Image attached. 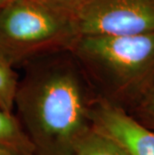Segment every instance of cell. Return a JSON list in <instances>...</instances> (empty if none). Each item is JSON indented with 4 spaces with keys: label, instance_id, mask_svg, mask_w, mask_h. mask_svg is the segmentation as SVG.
Listing matches in <instances>:
<instances>
[{
    "label": "cell",
    "instance_id": "cell-1",
    "mask_svg": "<svg viewBox=\"0 0 154 155\" xmlns=\"http://www.w3.org/2000/svg\"><path fill=\"white\" fill-rule=\"evenodd\" d=\"M21 69L15 115L36 155H74L77 140L91 127L86 72L71 51L52 53Z\"/></svg>",
    "mask_w": 154,
    "mask_h": 155
},
{
    "label": "cell",
    "instance_id": "cell-2",
    "mask_svg": "<svg viewBox=\"0 0 154 155\" xmlns=\"http://www.w3.org/2000/svg\"><path fill=\"white\" fill-rule=\"evenodd\" d=\"M79 36L73 14L40 0H7L0 8V57L15 68L70 51Z\"/></svg>",
    "mask_w": 154,
    "mask_h": 155
},
{
    "label": "cell",
    "instance_id": "cell-3",
    "mask_svg": "<svg viewBox=\"0 0 154 155\" xmlns=\"http://www.w3.org/2000/svg\"><path fill=\"white\" fill-rule=\"evenodd\" d=\"M70 51L87 75L114 93L145 92L154 84V32L80 35Z\"/></svg>",
    "mask_w": 154,
    "mask_h": 155
},
{
    "label": "cell",
    "instance_id": "cell-4",
    "mask_svg": "<svg viewBox=\"0 0 154 155\" xmlns=\"http://www.w3.org/2000/svg\"><path fill=\"white\" fill-rule=\"evenodd\" d=\"M75 21L79 35L154 32V0H88Z\"/></svg>",
    "mask_w": 154,
    "mask_h": 155
},
{
    "label": "cell",
    "instance_id": "cell-5",
    "mask_svg": "<svg viewBox=\"0 0 154 155\" xmlns=\"http://www.w3.org/2000/svg\"><path fill=\"white\" fill-rule=\"evenodd\" d=\"M91 126L119 143L129 155H154V130L107 98H96L90 109Z\"/></svg>",
    "mask_w": 154,
    "mask_h": 155
},
{
    "label": "cell",
    "instance_id": "cell-6",
    "mask_svg": "<svg viewBox=\"0 0 154 155\" xmlns=\"http://www.w3.org/2000/svg\"><path fill=\"white\" fill-rule=\"evenodd\" d=\"M0 147L14 155H36L30 138L14 112L0 108Z\"/></svg>",
    "mask_w": 154,
    "mask_h": 155
},
{
    "label": "cell",
    "instance_id": "cell-7",
    "mask_svg": "<svg viewBox=\"0 0 154 155\" xmlns=\"http://www.w3.org/2000/svg\"><path fill=\"white\" fill-rule=\"evenodd\" d=\"M74 155H129L112 138L91 127L74 146Z\"/></svg>",
    "mask_w": 154,
    "mask_h": 155
},
{
    "label": "cell",
    "instance_id": "cell-8",
    "mask_svg": "<svg viewBox=\"0 0 154 155\" xmlns=\"http://www.w3.org/2000/svg\"><path fill=\"white\" fill-rule=\"evenodd\" d=\"M19 74L16 68L0 57V108L8 112H14V99Z\"/></svg>",
    "mask_w": 154,
    "mask_h": 155
},
{
    "label": "cell",
    "instance_id": "cell-9",
    "mask_svg": "<svg viewBox=\"0 0 154 155\" xmlns=\"http://www.w3.org/2000/svg\"><path fill=\"white\" fill-rule=\"evenodd\" d=\"M139 121L154 130V84L144 92L138 107Z\"/></svg>",
    "mask_w": 154,
    "mask_h": 155
},
{
    "label": "cell",
    "instance_id": "cell-10",
    "mask_svg": "<svg viewBox=\"0 0 154 155\" xmlns=\"http://www.w3.org/2000/svg\"><path fill=\"white\" fill-rule=\"evenodd\" d=\"M47 4L58 8L60 10L68 12L75 16L76 12L82 7L88 0H40Z\"/></svg>",
    "mask_w": 154,
    "mask_h": 155
},
{
    "label": "cell",
    "instance_id": "cell-11",
    "mask_svg": "<svg viewBox=\"0 0 154 155\" xmlns=\"http://www.w3.org/2000/svg\"><path fill=\"white\" fill-rule=\"evenodd\" d=\"M0 155H14L10 151L6 150V149H3V148L0 147Z\"/></svg>",
    "mask_w": 154,
    "mask_h": 155
},
{
    "label": "cell",
    "instance_id": "cell-12",
    "mask_svg": "<svg viewBox=\"0 0 154 155\" xmlns=\"http://www.w3.org/2000/svg\"><path fill=\"white\" fill-rule=\"evenodd\" d=\"M7 1V0H0V8L2 7L3 5H4V3Z\"/></svg>",
    "mask_w": 154,
    "mask_h": 155
}]
</instances>
